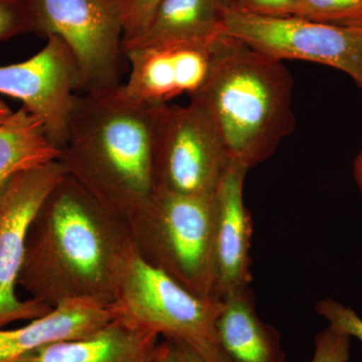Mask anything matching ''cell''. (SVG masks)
<instances>
[{"label": "cell", "instance_id": "obj_1", "mask_svg": "<svg viewBox=\"0 0 362 362\" xmlns=\"http://www.w3.org/2000/svg\"><path fill=\"white\" fill-rule=\"evenodd\" d=\"M134 254L127 218L66 175L30 225L18 286L52 309L74 301L111 308Z\"/></svg>", "mask_w": 362, "mask_h": 362}, {"label": "cell", "instance_id": "obj_2", "mask_svg": "<svg viewBox=\"0 0 362 362\" xmlns=\"http://www.w3.org/2000/svg\"><path fill=\"white\" fill-rule=\"evenodd\" d=\"M120 87L76 94L58 161L66 175L128 220L156 190V138L164 104L137 103Z\"/></svg>", "mask_w": 362, "mask_h": 362}, {"label": "cell", "instance_id": "obj_3", "mask_svg": "<svg viewBox=\"0 0 362 362\" xmlns=\"http://www.w3.org/2000/svg\"><path fill=\"white\" fill-rule=\"evenodd\" d=\"M294 80L282 61L223 35L199 100L232 163L251 169L270 158L295 128Z\"/></svg>", "mask_w": 362, "mask_h": 362}, {"label": "cell", "instance_id": "obj_4", "mask_svg": "<svg viewBox=\"0 0 362 362\" xmlns=\"http://www.w3.org/2000/svg\"><path fill=\"white\" fill-rule=\"evenodd\" d=\"M128 221L136 254L143 261L197 296L216 299L214 197L156 190Z\"/></svg>", "mask_w": 362, "mask_h": 362}, {"label": "cell", "instance_id": "obj_5", "mask_svg": "<svg viewBox=\"0 0 362 362\" xmlns=\"http://www.w3.org/2000/svg\"><path fill=\"white\" fill-rule=\"evenodd\" d=\"M221 305V300L204 299L188 291L135 252L111 309L115 318L185 343L209 361L230 362L216 334Z\"/></svg>", "mask_w": 362, "mask_h": 362}, {"label": "cell", "instance_id": "obj_6", "mask_svg": "<svg viewBox=\"0 0 362 362\" xmlns=\"http://www.w3.org/2000/svg\"><path fill=\"white\" fill-rule=\"evenodd\" d=\"M32 33L58 37L81 74L80 93L120 87L123 25L119 0H28Z\"/></svg>", "mask_w": 362, "mask_h": 362}, {"label": "cell", "instance_id": "obj_7", "mask_svg": "<svg viewBox=\"0 0 362 362\" xmlns=\"http://www.w3.org/2000/svg\"><path fill=\"white\" fill-rule=\"evenodd\" d=\"M230 161L216 126L199 100L164 104L156 147V190L214 197Z\"/></svg>", "mask_w": 362, "mask_h": 362}, {"label": "cell", "instance_id": "obj_8", "mask_svg": "<svg viewBox=\"0 0 362 362\" xmlns=\"http://www.w3.org/2000/svg\"><path fill=\"white\" fill-rule=\"evenodd\" d=\"M225 35L278 59H300L347 74L362 88V25L263 16L226 9Z\"/></svg>", "mask_w": 362, "mask_h": 362}, {"label": "cell", "instance_id": "obj_9", "mask_svg": "<svg viewBox=\"0 0 362 362\" xmlns=\"http://www.w3.org/2000/svg\"><path fill=\"white\" fill-rule=\"evenodd\" d=\"M66 175L58 160L49 162L18 173L0 194V328L52 310L33 298L21 299L16 288L30 225L45 197Z\"/></svg>", "mask_w": 362, "mask_h": 362}, {"label": "cell", "instance_id": "obj_10", "mask_svg": "<svg viewBox=\"0 0 362 362\" xmlns=\"http://www.w3.org/2000/svg\"><path fill=\"white\" fill-rule=\"evenodd\" d=\"M32 58L0 66V94L16 98L44 125L49 141L63 148L74 98L81 90V74L68 45L58 37Z\"/></svg>", "mask_w": 362, "mask_h": 362}, {"label": "cell", "instance_id": "obj_11", "mask_svg": "<svg viewBox=\"0 0 362 362\" xmlns=\"http://www.w3.org/2000/svg\"><path fill=\"white\" fill-rule=\"evenodd\" d=\"M220 40L213 45H149L124 52L131 69L121 90L132 101L150 105L168 104L180 95L194 96L211 75Z\"/></svg>", "mask_w": 362, "mask_h": 362}, {"label": "cell", "instance_id": "obj_12", "mask_svg": "<svg viewBox=\"0 0 362 362\" xmlns=\"http://www.w3.org/2000/svg\"><path fill=\"white\" fill-rule=\"evenodd\" d=\"M249 169L230 163L214 195V297L247 289L252 282V220L244 201Z\"/></svg>", "mask_w": 362, "mask_h": 362}, {"label": "cell", "instance_id": "obj_13", "mask_svg": "<svg viewBox=\"0 0 362 362\" xmlns=\"http://www.w3.org/2000/svg\"><path fill=\"white\" fill-rule=\"evenodd\" d=\"M159 337L114 318L89 337L45 345L11 362H148Z\"/></svg>", "mask_w": 362, "mask_h": 362}, {"label": "cell", "instance_id": "obj_14", "mask_svg": "<svg viewBox=\"0 0 362 362\" xmlns=\"http://www.w3.org/2000/svg\"><path fill=\"white\" fill-rule=\"evenodd\" d=\"M115 318L111 308L74 301L16 329L0 328V362H11L45 345L89 337Z\"/></svg>", "mask_w": 362, "mask_h": 362}, {"label": "cell", "instance_id": "obj_15", "mask_svg": "<svg viewBox=\"0 0 362 362\" xmlns=\"http://www.w3.org/2000/svg\"><path fill=\"white\" fill-rule=\"evenodd\" d=\"M221 302L216 334L228 361L285 362L280 335L257 314L251 288L230 293Z\"/></svg>", "mask_w": 362, "mask_h": 362}, {"label": "cell", "instance_id": "obj_16", "mask_svg": "<svg viewBox=\"0 0 362 362\" xmlns=\"http://www.w3.org/2000/svg\"><path fill=\"white\" fill-rule=\"evenodd\" d=\"M218 0H163L145 32L122 49L168 44L213 45L225 35Z\"/></svg>", "mask_w": 362, "mask_h": 362}, {"label": "cell", "instance_id": "obj_17", "mask_svg": "<svg viewBox=\"0 0 362 362\" xmlns=\"http://www.w3.org/2000/svg\"><path fill=\"white\" fill-rule=\"evenodd\" d=\"M59 152L37 117L25 108L14 112L0 125V194L14 176L58 160Z\"/></svg>", "mask_w": 362, "mask_h": 362}, {"label": "cell", "instance_id": "obj_18", "mask_svg": "<svg viewBox=\"0 0 362 362\" xmlns=\"http://www.w3.org/2000/svg\"><path fill=\"white\" fill-rule=\"evenodd\" d=\"M289 16L331 25H362V0H294Z\"/></svg>", "mask_w": 362, "mask_h": 362}, {"label": "cell", "instance_id": "obj_19", "mask_svg": "<svg viewBox=\"0 0 362 362\" xmlns=\"http://www.w3.org/2000/svg\"><path fill=\"white\" fill-rule=\"evenodd\" d=\"M163 0H119L123 25V42L137 39L146 30Z\"/></svg>", "mask_w": 362, "mask_h": 362}, {"label": "cell", "instance_id": "obj_20", "mask_svg": "<svg viewBox=\"0 0 362 362\" xmlns=\"http://www.w3.org/2000/svg\"><path fill=\"white\" fill-rule=\"evenodd\" d=\"M351 337L344 331L328 325L315 338L311 362H349Z\"/></svg>", "mask_w": 362, "mask_h": 362}, {"label": "cell", "instance_id": "obj_21", "mask_svg": "<svg viewBox=\"0 0 362 362\" xmlns=\"http://www.w3.org/2000/svg\"><path fill=\"white\" fill-rule=\"evenodd\" d=\"M32 33L28 0H0V40Z\"/></svg>", "mask_w": 362, "mask_h": 362}, {"label": "cell", "instance_id": "obj_22", "mask_svg": "<svg viewBox=\"0 0 362 362\" xmlns=\"http://www.w3.org/2000/svg\"><path fill=\"white\" fill-rule=\"evenodd\" d=\"M316 311L329 325L344 331L351 338H356L362 345V319L356 311L329 298L318 302Z\"/></svg>", "mask_w": 362, "mask_h": 362}, {"label": "cell", "instance_id": "obj_23", "mask_svg": "<svg viewBox=\"0 0 362 362\" xmlns=\"http://www.w3.org/2000/svg\"><path fill=\"white\" fill-rule=\"evenodd\" d=\"M294 0H232L228 9L263 16H288Z\"/></svg>", "mask_w": 362, "mask_h": 362}, {"label": "cell", "instance_id": "obj_24", "mask_svg": "<svg viewBox=\"0 0 362 362\" xmlns=\"http://www.w3.org/2000/svg\"><path fill=\"white\" fill-rule=\"evenodd\" d=\"M148 362H181V361L173 342L163 338V340L156 345Z\"/></svg>", "mask_w": 362, "mask_h": 362}, {"label": "cell", "instance_id": "obj_25", "mask_svg": "<svg viewBox=\"0 0 362 362\" xmlns=\"http://www.w3.org/2000/svg\"><path fill=\"white\" fill-rule=\"evenodd\" d=\"M170 341L175 345L181 362H213L202 356L197 350L190 347L189 345L185 344V343L175 341V340H170Z\"/></svg>", "mask_w": 362, "mask_h": 362}, {"label": "cell", "instance_id": "obj_26", "mask_svg": "<svg viewBox=\"0 0 362 362\" xmlns=\"http://www.w3.org/2000/svg\"><path fill=\"white\" fill-rule=\"evenodd\" d=\"M354 176L362 194V151L356 157L354 165Z\"/></svg>", "mask_w": 362, "mask_h": 362}, {"label": "cell", "instance_id": "obj_27", "mask_svg": "<svg viewBox=\"0 0 362 362\" xmlns=\"http://www.w3.org/2000/svg\"><path fill=\"white\" fill-rule=\"evenodd\" d=\"M13 113L14 111L11 110L2 100H0V125L8 121Z\"/></svg>", "mask_w": 362, "mask_h": 362}, {"label": "cell", "instance_id": "obj_28", "mask_svg": "<svg viewBox=\"0 0 362 362\" xmlns=\"http://www.w3.org/2000/svg\"><path fill=\"white\" fill-rule=\"evenodd\" d=\"M218 1L221 2V4H223V7H226V8H228L230 6V2H232V0H218Z\"/></svg>", "mask_w": 362, "mask_h": 362}]
</instances>
